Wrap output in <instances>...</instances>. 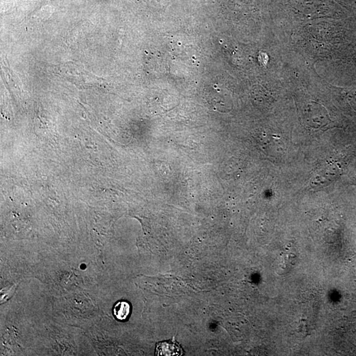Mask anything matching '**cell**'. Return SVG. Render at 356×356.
<instances>
[{
	"label": "cell",
	"mask_w": 356,
	"mask_h": 356,
	"mask_svg": "<svg viewBox=\"0 0 356 356\" xmlns=\"http://www.w3.org/2000/svg\"><path fill=\"white\" fill-rule=\"evenodd\" d=\"M155 352L157 356H181L183 354L180 345L174 338L157 343Z\"/></svg>",
	"instance_id": "1"
},
{
	"label": "cell",
	"mask_w": 356,
	"mask_h": 356,
	"mask_svg": "<svg viewBox=\"0 0 356 356\" xmlns=\"http://www.w3.org/2000/svg\"><path fill=\"white\" fill-rule=\"evenodd\" d=\"M81 268H85V265H83V266H81Z\"/></svg>",
	"instance_id": "3"
},
{
	"label": "cell",
	"mask_w": 356,
	"mask_h": 356,
	"mask_svg": "<svg viewBox=\"0 0 356 356\" xmlns=\"http://www.w3.org/2000/svg\"><path fill=\"white\" fill-rule=\"evenodd\" d=\"M131 305L129 302L121 300L115 304L113 307V315L114 318L120 321L127 320L131 314Z\"/></svg>",
	"instance_id": "2"
}]
</instances>
